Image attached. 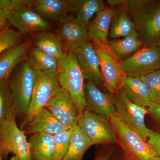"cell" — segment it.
<instances>
[{"label":"cell","mask_w":160,"mask_h":160,"mask_svg":"<svg viewBox=\"0 0 160 160\" xmlns=\"http://www.w3.org/2000/svg\"><path fill=\"white\" fill-rule=\"evenodd\" d=\"M152 46H157V47H159L160 48V36L159 38H158V39L154 43L153 45Z\"/></svg>","instance_id":"36"},{"label":"cell","mask_w":160,"mask_h":160,"mask_svg":"<svg viewBox=\"0 0 160 160\" xmlns=\"http://www.w3.org/2000/svg\"><path fill=\"white\" fill-rule=\"evenodd\" d=\"M71 2V12H74L78 22L87 28L92 18L106 7L102 0H72Z\"/></svg>","instance_id":"23"},{"label":"cell","mask_w":160,"mask_h":160,"mask_svg":"<svg viewBox=\"0 0 160 160\" xmlns=\"http://www.w3.org/2000/svg\"><path fill=\"white\" fill-rule=\"evenodd\" d=\"M147 109L156 127L160 132V105L153 104Z\"/></svg>","instance_id":"33"},{"label":"cell","mask_w":160,"mask_h":160,"mask_svg":"<svg viewBox=\"0 0 160 160\" xmlns=\"http://www.w3.org/2000/svg\"><path fill=\"white\" fill-rule=\"evenodd\" d=\"M59 22L56 34L62 42L66 53L74 52L89 42L87 27L80 24L73 15H67Z\"/></svg>","instance_id":"11"},{"label":"cell","mask_w":160,"mask_h":160,"mask_svg":"<svg viewBox=\"0 0 160 160\" xmlns=\"http://www.w3.org/2000/svg\"><path fill=\"white\" fill-rule=\"evenodd\" d=\"M108 120L116 134L123 160H152L156 157L147 142L126 126L117 113L112 114Z\"/></svg>","instance_id":"2"},{"label":"cell","mask_w":160,"mask_h":160,"mask_svg":"<svg viewBox=\"0 0 160 160\" xmlns=\"http://www.w3.org/2000/svg\"><path fill=\"white\" fill-rule=\"evenodd\" d=\"M146 142L157 157L160 158V132L151 130Z\"/></svg>","instance_id":"32"},{"label":"cell","mask_w":160,"mask_h":160,"mask_svg":"<svg viewBox=\"0 0 160 160\" xmlns=\"http://www.w3.org/2000/svg\"><path fill=\"white\" fill-rule=\"evenodd\" d=\"M28 42L7 49L0 54V82L7 81L22 62L29 48Z\"/></svg>","instance_id":"18"},{"label":"cell","mask_w":160,"mask_h":160,"mask_svg":"<svg viewBox=\"0 0 160 160\" xmlns=\"http://www.w3.org/2000/svg\"><path fill=\"white\" fill-rule=\"evenodd\" d=\"M6 81L0 82V122L5 116L4 109L6 101V91L2 87Z\"/></svg>","instance_id":"34"},{"label":"cell","mask_w":160,"mask_h":160,"mask_svg":"<svg viewBox=\"0 0 160 160\" xmlns=\"http://www.w3.org/2000/svg\"><path fill=\"white\" fill-rule=\"evenodd\" d=\"M9 160H19L18 159V158L17 157H16L15 156H12V157Z\"/></svg>","instance_id":"38"},{"label":"cell","mask_w":160,"mask_h":160,"mask_svg":"<svg viewBox=\"0 0 160 160\" xmlns=\"http://www.w3.org/2000/svg\"><path fill=\"white\" fill-rule=\"evenodd\" d=\"M12 75L10 93L13 107L18 113H26L32 97L36 72L27 61L20 63Z\"/></svg>","instance_id":"6"},{"label":"cell","mask_w":160,"mask_h":160,"mask_svg":"<svg viewBox=\"0 0 160 160\" xmlns=\"http://www.w3.org/2000/svg\"><path fill=\"white\" fill-rule=\"evenodd\" d=\"M17 7L15 0H0V30L8 27V18Z\"/></svg>","instance_id":"31"},{"label":"cell","mask_w":160,"mask_h":160,"mask_svg":"<svg viewBox=\"0 0 160 160\" xmlns=\"http://www.w3.org/2000/svg\"><path fill=\"white\" fill-rule=\"evenodd\" d=\"M58 63V77L60 86L68 92L74 100L80 114L85 109V81L74 52L66 53L64 58Z\"/></svg>","instance_id":"5"},{"label":"cell","mask_w":160,"mask_h":160,"mask_svg":"<svg viewBox=\"0 0 160 160\" xmlns=\"http://www.w3.org/2000/svg\"><path fill=\"white\" fill-rule=\"evenodd\" d=\"M27 61L35 72L54 71L58 69L57 60L35 47L31 49Z\"/></svg>","instance_id":"27"},{"label":"cell","mask_w":160,"mask_h":160,"mask_svg":"<svg viewBox=\"0 0 160 160\" xmlns=\"http://www.w3.org/2000/svg\"><path fill=\"white\" fill-rule=\"evenodd\" d=\"M127 11L143 46H152L160 36V0H108Z\"/></svg>","instance_id":"1"},{"label":"cell","mask_w":160,"mask_h":160,"mask_svg":"<svg viewBox=\"0 0 160 160\" xmlns=\"http://www.w3.org/2000/svg\"><path fill=\"white\" fill-rule=\"evenodd\" d=\"M77 126L92 146L118 143L115 132L109 120L100 115L85 109L79 114Z\"/></svg>","instance_id":"8"},{"label":"cell","mask_w":160,"mask_h":160,"mask_svg":"<svg viewBox=\"0 0 160 160\" xmlns=\"http://www.w3.org/2000/svg\"><path fill=\"white\" fill-rule=\"evenodd\" d=\"M46 108L68 129H73L77 125L79 113L76 105L71 96L65 89L61 88Z\"/></svg>","instance_id":"14"},{"label":"cell","mask_w":160,"mask_h":160,"mask_svg":"<svg viewBox=\"0 0 160 160\" xmlns=\"http://www.w3.org/2000/svg\"><path fill=\"white\" fill-rule=\"evenodd\" d=\"M34 47L54 58L58 63L66 55L65 47L57 35L48 30L40 32L34 40Z\"/></svg>","instance_id":"21"},{"label":"cell","mask_w":160,"mask_h":160,"mask_svg":"<svg viewBox=\"0 0 160 160\" xmlns=\"http://www.w3.org/2000/svg\"><path fill=\"white\" fill-rule=\"evenodd\" d=\"M108 45L121 60L129 57L143 46L135 29L125 37L109 40Z\"/></svg>","instance_id":"25"},{"label":"cell","mask_w":160,"mask_h":160,"mask_svg":"<svg viewBox=\"0 0 160 160\" xmlns=\"http://www.w3.org/2000/svg\"><path fill=\"white\" fill-rule=\"evenodd\" d=\"M85 110L94 112L108 119L117 113L112 95L100 89L94 83L85 81L84 86Z\"/></svg>","instance_id":"15"},{"label":"cell","mask_w":160,"mask_h":160,"mask_svg":"<svg viewBox=\"0 0 160 160\" xmlns=\"http://www.w3.org/2000/svg\"><path fill=\"white\" fill-rule=\"evenodd\" d=\"M113 145L107 147L105 152H103L96 160H109L114 153L115 148Z\"/></svg>","instance_id":"35"},{"label":"cell","mask_w":160,"mask_h":160,"mask_svg":"<svg viewBox=\"0 0 160 160\" xmlns=\"http://www.w3.org/2000/svg\"><path fill=\"white\" fill-rule=\"evenodd\" d=\"M152 160H160V158H159L158 157L155 158H153V159Z\"/></svg>","instance_id":"39"},{"label":"cell","mask_w":160,"mask_h":160,"mask_svg":"<svg viewBox=\"0 0 160 160\" xmlns=\"http://www.w3.org/2000/svg\"><path fill=\"white\" fill-rule=\"evenodd\" d=\"M8 22L22 35L48 31L52 28V25L48 20L27 6L14 10L9 17Z\"/></svg>","instance_id":"12"},{"label":"cell","mask_w":160,"mask_h":160,"mask_svg":"<svg viewBox=\"0 0 160 160\" xmlns=\"http://www.w3.org/2000/svg\"><path fill=\"white\" fill-rule=\"evenodd\" d=\"M28 124L27 132L32 134L45 133L54 135L60 132L69 129L46 108L40 110Z\"/></svg>","instance_id":"17"},{"label":"cell","mask_w":160,"mask_h":160,"mask_svg":"<svg viewBox=\"0 0 160 160\" xmlns=\"http://www.w3.org/2000/svg\"><path fill=\"white\" fill-rule=\"evenodd\" d=\"M35 72L34 88L26 113L25 124H28L40 110L46 108L62 88L58 80V70Z\"/></svg>","instance_id":"7"},{"label":"cell","mask_w":160,"mask_h":160,"mask_svg":"<svg viewBox=\"0 0 160 160\" xmlns=\"http://www.w3.org/2000/svg\"><path fill=\"white\" fill-rule=\"evenodd\" d=\"M109 29V40L121 38L131 34L135 28L132 20L126 10L114 7Z\"/></svg>","instance_id":"24"},{"label":"cell","mask_w":160,"mask_h":160,"mask_svg":"<svg viewBox=\"0 0 160 160\" xmlns=\"http://www.w3.org/2000/svg\"><path fill=\"white\" fill-rule=\"evenodd\" d=\"M33 10L52 21H60L71 12V1L38 0L33 4Z\"/></svg>","instance_id":"19"},{"label":"cell","mask_w":160,"mask_h":160,"mask_svg":"<svg viewBox=\"0 0 160 160\" xmlns=\"http://www.w3.org/2000/svg\"><path fill=\"white\" fill-rule=\"evenodd\" d=\"M113 160H123L122 157V152H121V156L120 157H117L116 158L114 159Z\"/></svg>","instance_id":"37"},{"label":"cell","mask_w":160,"mask_h":160,"mask_svg":"<svg viewBox=\"0 0 160 160\" xmlns=\"http://www.w3.org/2000/svg\"><path fill=\"white\" fill-rule=\"evenodd\" d=\"M29 147L32 160H52L54 153V135L45 133L32 134Z\"/></svg>","instance_id":"22"},{"label":"cell","mask_w":160,"mask_h":160,"mask_svg":"<svg viewBox=\"0 0 160 160\" xmlns=\"http://www.w3.org/2000/svg\"><path fill=\"white\" fill-rule=\"evenodd\" d=\"M139 78L147 86L152 102L160 105V69Z\"/></svg>","instance_id":"29"},{"label":"cell","mask_w":160,"mask_h":160,"mask_svg":"<svg viewBox=\"0 0 160 160\" xmlns=\"http://www.w3.org/2000/svg\"><path fill=\"white\" fill-rule=\"evenodd\" d=\"M0 160H2V157L1 154H0Z\"/></svg>","instance_id":"40"},{"label":"cell","mask_w":160,"mask_h":160,"mask_svg":"<svg viewBox=\"0 0 160 160\" xmlns=\"http://www.w3.org/2000/svg\"><path fill=\"white\" fill-rule=\"evenodd\" d=\"M23 35L9 27L0 30V54L22 42Z\"/></svg>","instance_id":"30"},{"label":"cell","mask_w":160,"mask_h":160,"mask_svg":"<svg viewBox=\"0 0 160 160\" xmlns=\"http://www.w3.org/2000/svg\"><path fill=\"white\" fill-rule=\"evenodd\" d=\"M126 75L140 77L160 69V48L143 46L129 57L122 60Z\"/></svg>","instance_id":"10"},{"label":"cell","mask_w":160,"mask_h":160,"mask_svg":"<svg viewBox=\"0 0 160 160\" xmlns=\"http://www.w3.org/2000/svg\"><path fill=\"white\" fill-rule=\"evenodd\" d=\"M122 89L129 99L138 106L148 109L154 104L147 86L139 77L127 76Z\"/></svg>","instance_id":"20"},{"label":"cell","mask_w":160,"mask_h":160,"mask_svg":"<svg viewBox=\"0 0 160 160\" xmlns=\"http://www.w3.org/2000/svg\"><path fill=\"white\" fill-rule=\"evenodd\" d=\"M99 61L102 80L106 91L111 95L122 89L127 75L122 65V60L108 46L98 40L92 41Z\"/></svg>","instance_id":"3"},{"label":"cell","mask_w":160,"mask_h":160,"mask_svg":"<svg viewBox=\"0 0 160 160\" xmlns=\"http://www.w3.org/2000/svg\"><path fill=\"white\" fill-rule=\"evenodd\" d=\"M112 96L117 113L122 121L147 142L151 131L145 124V116L149 114L147 108L132 102L123 89Z\"/></svg>","instance_id":"9"},{"label":"cell","mask_w":160,"mask_h":160,"mask_svg":"<svg viewBox=\"0 0 160 160\" xmlns=\"http://www.w3.org/2000/svg\"><path fill=\"white\" fill-rule=\"evenodd\" d=\"M114 10V7H106L90 20L87 26L89 41L98 40L104 44H108L109 29Z\"/></svg>","instance_id":"16"},{"label":"cell","mask_w":160,"mask_h":160,"mask_svg":"<svg viewBox=\"0 0 160 160\" xmlns=\"http://www.w3.org/2000/svg\"><path fill=\"white\" fill-rule=\"evenodd\" d=\"M74 53L85 81L92 82L102 91L107 92L102 80L98 57L92 43L89 41Z\"/></svg>","instance_id":"13"},{"label":"cell","mask_w":160,"mask_h":160,"mask_svg":"<svg viewBox=\"0 0 160 160\" xmlns=\"http://www.w3.org/2000/svg\"><path fill=\"white\" fill-rule=\"evenodd\" d=\"M73 129H66L54 135L55 147L52 160H62L66 155L69 145Z\"/></svg>","instance_id":"28"},{"label":"cell","mask_w":160,"mask_h":160,"mask_svg":"<svg viewBox=\"0 0 160 160\" xmlns=\"http://www.w3.org/2000/svg\"><path fill=\"white\" fill-rule=\"evenodd\" d=\"M10 153L19 160H32L29 142L17 125L12 112L5 115L0 122V154L6 157Z\"/></svg>","instance_id":"4"},{"label":"cell","mask_w":160,"mask_h":160,"mask_svg":"<svg viewBox=\"0 0 160 160\" xmlns=\"http://www.w3.org/2000/svg\"><path fill=\"white\" fill-rule=\"evenodd\" d=\"M90 140L77 125L68 150L62 160H82L87 150L92 146Z\"/></svg>","instance_id":"26"}]
</instances>
